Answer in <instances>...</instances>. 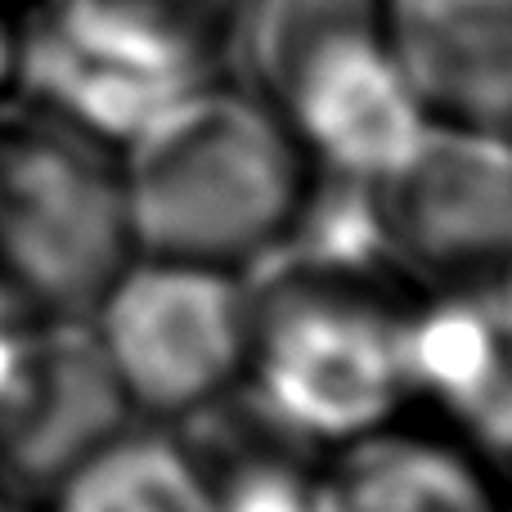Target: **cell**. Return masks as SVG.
Here are the masks:
<instances>
[{
  "mask_svg": "<svg viewBox=\"0 0 512 512\" xmlns=\"http://www.w3.org/2000/svg\"><path fill=\"white\" fill-rule=\"evenodd\" d=\"M319 176L382 185L432 126V108L400 68L387 32H346L310 50L270 90Z\"/></svg>",
  "mask_w": 512,
  "mask_h": 512,
  "instance_id": "8992f818",
  "label": "cell"
},
{
  "mask_svg": "<svg viewBox=\"0 0 512 512\" xmlns=\"http://www.w3.org/2000/svg\"><path fill=\"white\" fill-rule=\"evenodd\" d=\"M135 252L256 270L297 225L319 171L265 90L203 77L122 144Z\"/></svg>",
  "mask_w": 512,
  "mask_h": 512,
  "instance_id": "6da1fadb",
  "label": "cell"
},
{
  "mask_svg": "<svg viewBox=\"0 0 512 512\" xmlns=\"http://www.w3.org/2000/svg\"><path fill=\"white\" fill-rule=\"evenodd\" d=\"M378 189L396 261L441 279L512 261V131L432 117L418 149Z\"/></svg>",
  "mask_w": 512,
  "mask_h": 512,
  "instance_id": "5b68a950",
  "label": "cell"
},
{
  "mask_svg": "<svg viewBox=\"0 0 512 512\" xmlns=\"http://www.w3.org/2000/svg\"><path fill=\"white\" fill-rule=\"evenodd\" d=\"M86 319L140 414L180 423L239 396L252 342L248 270L135 252Z\"/></svg>",
  "mask_w": 512,
  "mask_h": 512,
  "instance_id": "3957f363",
  "label": "cell"
},
{
  "mask_svg": "<svg viewBox=\"0 0 512 512\" xmlns=\"http://www.w3.org/2000/svg\"><path fill=\"white\" fill-rule=\"evenodd\" d=\"M23 297H18L14 288H9L5 279H0V391H5V382H9V373H14V364H18V346H23Z\"/></svg>",
  "mask_w": 512,
  "mask_h": 512,
  "instance_id": "5bb4252c",
  "label": "cell"
},
{
  "mask_svg": "<svg viewBox=\"0 0 512 512\" xmlns=\"http://www.w3.org/2000/svg\"><path fill=\"white\" fill-rule=\"evenodd\" d=\"M382 32L436 117L512 131V0H382Z\"/></svg>",
  "mask_w": 512,
  "mask_h": 512,
  "instance_id": "30bf717a",
  "label": "cell"
},
{
  "mask_svg": "<svg viewBox=\"0 0 512 512\" xmlns=\"http://www.w3.org/2000/svg\"><path fill=\"white\" fill-rule=\"evenodd\" d=\"M369 27H382V0H234V32L248 81L265 95L310 50Z\"/></svg>",
  "mask_w": 512,
  "mask_h": 512,
  "instance_id": "7c38bea8",
  "label": "cell"
},
{
  "mask_svg": "<svg viewBox=\"0 0 512 512\" xmlns=\"http://www.w3.org/2000/svg\"><path fill=\"white\" fill-rule=\"evenodd\" d=\"M126 409L86 315L27 328L0 391V468L18 486H54L72 463L122 432Z\"/></svg>",
  "mask_w": 512,
  "mask_h": 512,
  "instance_id": "ba28073f",
  "label": "cell"
},
{
  "mask_svg": "<svg viewBox=\"0 0 512 512\" xmlns=\"http://www.w3.org/2000/svg\"><path fill=\"white\" fill-rule=\"evenodd\" d=\"M207 463L216 512H315V454L274 441L230 463H216L207 454Z\"/></svg>",
  "mask_w": 512,
  "mask_h": 512,
  "instance_id": "4fadbf2b",
  "label": "cell"
},
{
  "mask_svg": "<svg viewBox=\"0 0 512 512\" xmlns=\"http://www.w3.org/2000/svg\"><path fill=\"white\" fill-rule=\"evenodd\" d=\"M54 512H216L212 463L167 427H122L54 481Z\"/></svg>",
  "mask_w": 512,
  "mask_h": 512,
  "instance_id": "8fae6325",
  "label": "cell"
},
{
  "mask_svg": "<svg viewBox=\"0 0 512 512\" xmlns=\"http://www.w3.org/2000/svg\"><path fill=\"white\" fill-rule=\"evenodd\" d=\"M9 63H14V50H9V36H5V32H0V81H5Z\"/></svg>",
  "mask_w": 512,
  "mask_h": 512,
  "instance_id": "9a60e30c",
  "label": "cell"
},
{
  "mask_svg": "<svg viewBox=\"0 0 512 512\" xmlns=\"http://www.w3.org/2000/svg\"><path fill=\"white\" fill-rule=\"evenodd\" d=\"M405 360L414 414L495 468L512 463V261L409 301Z\"/></svg>",
  "mask_w": 512,
  "mask_h": 512,
  "instance_id": "52a82bcc",
  "label": "cell"
},
{
  "mask_svg": "<svg viewBox=\"0 0 512 512\" xmlns=\"http://www.w3.org/2000/svg\"><path fill=\"white\" fill-rule=\"evenodd\" d=\"M59 122H0V270L27 301L86 315L135 256L122 167Z\"/></svg>",
  "mask_w": 512,
  "mask_h": 512,
  "instance_id": "277c9868",
  "label": "cell"
},
{
  "mask_svg": "<svg viewBox=\"0 0 512 512\" xmlns=\"http://www.w3.org/2000/svg\"><path fill=\"white\" fill-rule=\"evenodd\" d=\"M0 512H9V508H5V499H0Z\"/></svg>",
  "mask_w": 512,
  "mask_h": 512,
  "instance_id": "2e32d148",
  "label": "cell"
},
{
  "mask_svg": "<svg viewBox=\"0 0 512 512\" xmlns=\"http://www.w3.org/2000/svg\"><path fill=\"white\" fill-rule=\"evenodd\" d=\"M508 512H512V499H508Z\"/></svg>",
  "mask_w": 512,
  "mask_h": 512,
  "instance_id": "e0dca14e",
  "label": "cell"
},
{
  "mask_svg": "<svg viewBox=\"0 0 512 512\" xmlns=\"http://www.w3.org/2000/svg\"><path fill=\"white\" fill-rule=\"evenodd\" d=\"M315 512H508L499 468L414 414L315 454Z\"/></svg>",
  "mask_w": 512,
  "mask_h": 512,
  "instance_id": "9c48e42d",
  "label": "cell"
},
{
  "mask_svg": "<svg viewBox=\"0 0 512 512\" xmlns=\"http://www.w3.org/2000/svg\"><path fill=\"white\" fill-rule=\"evenodd\" d=\"M252 279V342L239 396L252 418L306 454L414 414L405 310L378 274L265 265Z\"/></svg>",
  "mask_w": 512,
  "mask_h": 512,
  "instance_id": "7a4b0ae2",
  "label": "cell"
}]
</instances>
